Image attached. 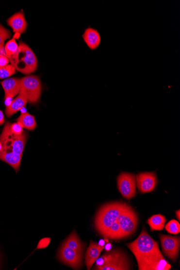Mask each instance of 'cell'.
Returning <instances> with one entry per match:
<instances>
[{
  "label": "cell",
  "mask_w": 180,
  "mask_h": 270,
  "mask_svg": "<svg viewBox=\"0 0 180 270\" xmlns=\"http://www.w3.org/2000/svg\"><path fill=\"white\" fill-rule=\"evenodd\" d=\"M21 79L18 78H7L1 82L4 91V98H14L19 94L21 88Z\"/></svg>",
  "instance_id": "cell-13"
},
{
  "label": "cell",
  "mask_w": 180,
  "mask_h": 270,
  "mask_svg": "<svg viewBox=\"0 0 180 270\" xmlns=\"http://www.w3.org/2000/svg\"><path fill=\"white\" fill-rule=\"evenodd\" d=\"M64 244L68 247L83 253L85 244L81 241L75 230L73 231Z\"/></svg>",
  "instance_id": "cell-19"
},
{
  "label": "cell",
  "mask_w": 180,
  "mask_h": 270,
  "mask_svg": "<svg viewBox=\"0 0 180 270\" xmlns=\"http://www.w3.org/2000/svg\"><path fill=\"white\" fill-rule=\"evenodd\" d=\"M17 122L20 124L23 128L29 131H33L37 127L35 118L29 114L28 112L22 113L16 119Z\"/></svg>",
  "instance_id": "cell-18"
},
{
  "label": "cell",
  "mask_w": 180,
  "mask_h": 270,
  "mask_svg": "<svg viewBox=\"0 0 180 270\" xmlns=\"http://www.w3.org/2000/svg\"><path fill=\"white\" fill-rule=\"evenodd\" d=\"M104 264L97 268L98 270H131L130 264L125 253L118 249L110 250L103 255Z\"/></svg>",
  "instance_id": "cell-6"
},
{
  "label": "cell",
  "mask_w": 180,
  "mask_h": 270,
  "mask_svg": "<svg viewBox=\"0 0 180 270\" xmlns=\"http://www.w3.org/2000/svg\"><path fill=\"white\" fill-rule=\"evenodd\" d=\"M125 203L115 202L105 204L99 209L95 218V228L105 238L111 226L119 217Z\"/></svg>",
  "instance_id": "cell-2"
},
{
  "label": "cell",
  "mask_w": 180,
  "mask_h": 270,
  "mask_svg": "<svg viewBox=\"0 0 180 270\" xmlns=\"http://www.w3.org/2000/svg\"><path fill=\"white\" fill-rule=\"evenodd\" d=\"M4 116L2 111L0 110V125H2L4 123Z\"/></svg>",
  "instance_id": "cell-28"
},
{
  "label": "cell",
  "mask_w": 180,
  "mask_h": 270,
  "mask_svg": "<svg viewBox=\"0 0 180 270\" xmlns=\"http://www.w3.org/2000/svg\"><path fill=\"white\" fill-rule=\"evenodd\" d=\"M8 59L16 70L24 75L28 76L37 70L38 63L35 54L23 42H19L17 51Z\"/></svg>",
  "instance_id": "cell-3"
},
{
  "label": "cell",
  "mask_w": 180,
  "mask_h": 270,
  "mask_svg": "<svg viewBox=\"0 0 180 270\" xmlns=\"http://www.w3.org/2000/svg\"><path fill=\"white\" fill-rule=\"evenodd\" d=\"M10 61L6 56L0 54V67H4L9 65Z\"/></svg>",
  "instance_id": "cell-27"
},
{
  "label": "cell",
  "mask_w": 180,
  "mask_h": 270,
  "mask_svg": "<svg viewBox=\"0 0 180 270\" xmlns=\"http://www.w3.org/2000/svg\"><path fill=\"white\" fill-rule=\"evenodd\" d=\"M11 36V32L5 28L1 24H0V51L3 49L5 41Z\"/></svg>",
  "instance_id": "cell-24"
},
{
  "label": "cell",
  "mask_w": 180,
  "mask_h": 270,
  "mask_svg": "<svg viewBox=\"0 0 180 270\" xmlns=\"http://www.w3.org/2000/svg\"><path fill=\"white\" fill-rule=\"evenodd\" d=\"M19 34H15L11 40L8 41L4 47V51L8 58L12 57L18 50V45L16 41V39L19 37Z\"/></svg>",
  "instance_id": "cell-21"
},
{
  "label": "cell",
  "mask_w": 180,
  "mask_h": 270,
  "mask_svg": "<svg viewBox=\"0 0 180 270\" xmlns=\"http://www.w3.org/2000/svg\"><path fill=\"white\" fill-rule=\"evenodd\" d=\"M22 156L13 153V152L3 151L0 160L11 166L17 173L20 168Z\"/></svg>",
  "instance_id": "cell-16"
},
{
  "label": "cell",
  "mask_w": 180,
  "mask_h": 270,
  "mask_svg": "<svg viewBox=\"0 0 180 270\" xmlns=\"http://www.w3.org/2000/svg\"><path fill=\"white\" fill-rule=\"evenodd\" d=\"M28 102L26 98L20 94L14 100L11 104L6 107L5 110V114L9 118H11L14 114H16L18 111L22 110Z\"/></svg>",
  "instance_id": "cell-17"
},
{
  "label": "cell",
  "mask_w": 180,
  "mask_h": 270,
  "mask_svg": "<svg viewBox=\"0 0 180 270\" xmlns=\"http://www.w3.org/2000/svg\"><path fill=\"white\" fill-rule=\"evenodd\" d=\"M8 126L10 131L15 135H20L23 133V128L18 122L11 123L8 122Z\"/></svg>",
  "instance_id": "cell-25"
},
{
  "label": "cell",
  "mask_w": 180,
  "mask_h": 270,
  "mask_svg": "<svg viewBox=\"0 0 180 270\" xmlns=\"http://www.w3.org/2000/svg\"><path fill=\"white\" fill-rule=\"evenodd\" d=\"M166 219L164 216L160 214L153 215L150 218L147 223L152 231H162L164 229Z\"/></svg>",
  "instance_id": "cell-20"
},
{
  "label": "cell",
  "mask_w": 180,
  "mask_h": 270,
  "mask_svg": "<svg viewBox=\"0 0 180 270\" xmlns=\"http://www.w3.org/2000/svg\"><path fill=\"white\" fill-rule=\"evenodd\" d=\"M16 68L12 65H8L4 67H0V80L6 79L12 75L16 74Z\"/></svg>",
  "instance_id": "cell-22"
},
{
  "label": "cell",
  "mask_w": 180,
  "mask_h": 270,
  "mask_svg": "<svg viewBox=\"0 0 180 270\" xmlns=\"http://www.w3.org/2000/svg\"><path fill=\"white\" fill-rule=\"evenodd\" d=\"M82 253L68 247L64 243L58 253V258L61 262L76 270L82 266Z\"/></svg>",
  "instance_id": "cell-9"
},
{
  "label": "cell",
  "mask_w": 180,
  "mask_h": 270,
  "mask_svg": "<svg viewBox=\"0 0 180 270\" xmlns=\"http://www.w3.org/2000/svg\"><path fill=\"white\" fill-rule=\"evenodd\" d=\"M136 177L134 174L121 172L117 178V186L120 193L128 200L133 199L137 194Z\"/></svg>",
  "instance_id": "cell-8"
},
{
  "label": "cell",
  "mask_w": 180,
  "mask_h": 270,
  "mask_svg": "<svg viewBox=\"0 0 180 270\" xmlns=\"http://www.w3.org/2000/svg\"><path fill=\"white\" fill-rule=\"evenodd\" d=\"M136 182L140 193L142 194L152 192L157 187L158 179L156 173H140L136 176Z\"/></svg>",
  "instance_id": "cell-11"
},
{
  "label": "cell",
  "mask_w": 180,
  "mask_h": 270,
  "mask_svg": "<svg viewBox=\"0 0 180 270\" xmlns=\"http://www.w3.org/2000/svg\"><path fill=\"white\" fill-rule=\"evenodd\" d=\"M126 245L137 259L139 270L171 269V265L160 251L158 242L150 236L145 227L134 241Z\"/></svg>",
  "instance_id": "cell-1"
},
{
  "label": "cell",
  "mask_w": 180,
  "mask_h": 270,
  "mask_svg": "<svg viewBox=\"0 0 180 270\" xmlns=\"http://www.w3.org/2000/svg\"><path fill=\"white\" fill-rule=\"evenodd\" d=\"M167 232L171 234L177 235L180 232V225L176 220H171L165 227Z\"/></svg>",
  "instance_id": "cell-23"
},
{
  "label": "cell",
  "mask_w": 180,
  "mask_h": 270,
  "mask_svg": "<svg viewBox=\"0 0 180 270\" xmlns=\"http://www.w3.org/2000/svg\"><path fill=\"white\" fill-rule=\"evenodd\" d=\"M28 134L23 132L20 135H15L10 131L8 121L5 122L4 127L1 135L0 141H1L3 151L13 152V153L22 156L25 148Z\"/></svg>",
  "instance_id": "cell-4"
},
{
  "label": "cell",
  "mask_w": 180,
  "mask_h": 270,
  "mask_svg": "<svg viewBox=\"0 0 180 270\" xmlns=\"http://www.w3.org/2000/svg\"><path fill=\"white\" fill-rule=\"evenodd\" d=\"M42 86L38 76L28 75L21 78L19 94L25 97L28 102L36 104L40 100Z\"/></svg>",
  "instance_id": "cell-5"
},
{
  "label": "cell",
  "mask_w": 180,
  "mask_h": 270,
  "mask_svg": "<svg viewBox=\"0 0 180 270\" xmlns=\"http://www.w3.org/2000/svg\"><path fill=\"white\" fill-rule=\"evenodd\" d=\"M106 243V242L105 239H101L99 240L98 244L100 245V247H104Z\"/></svg>",
  "instance_id": "cell-30"
},
{
  "label": "cell",
  "mask_w": 180,
  "mask_h": 270,
  "mask_svg": "<svg viewBox=\"0 0 180 270\" xmlns=\"http://www.w3.org/2000/svg\"><path fill=\"white\" fill-rule=\"evenodd\" d=\"M113 248V246H112V244L110 243H106L104 246V249L106 250V252H109L110 250Z\"/></svg>",
  "instance_id": "cell-29"
},
{
  "label": "cell",
  "mask_w": 180,
  "mask_h": 270,
  "mask_svg": "<svg viewBox=\"0 0 180 270\" xmlns=\"http://www.w3.org/2000/svg\"><path fill=\"white\" fill-rule=\"evenodd\" d=\"M51 242L50 238H43L39 241L36 250L43 249L47 248Z\"/></svg>",
  "instance_id": "cell-26"
},
{
  "label": "cell",
  "mask_w": 180,
  "mask_h": 270,
  "mask_svg": "<svg viewBox=\"0 0 180 270\" xmlns=\"http://www.w3.org/2000/svg\"><path fill=\"white\" fill-rule=\"evenodd\" d=\"M180 210L176 211V215L177 217L178 218L179 220H180Z\"/></svg>",
  "instance_id": "cell-32"
},
{
  "label": "cell",
  "mask_w": 180,
  "mask_h": 270,
  "mask_svg": "<svg viewBox=\"0 0 180 270\" xmlns=\"http://www.w3.org/2000/svg\"><path fill=\"white\" fill-rule=\"evenodd\" d=\"M7 22L8 25L13 29L15 34L21 35L25 33L27 30L28 23L22 12L14 14L7 19Z\"/></svg>",
  "instance_id": "cell-12"
},
{
  "label": "cell",
  "mask_w": 180,
  "mask_h": 270,
  "mask_svg": "<svg viewBox=\"0 0 180 270\" xmlns=\"http://www.w3.org/2000/svg\"><path fill=\"white\" fill-rule=\"evenodd\" d=\"M118 222L121 229L122 238L128 237L132 235L137 229L138 218L134 210L125 204L117 218Z\"/></svg>",
  "instance_id": "cell-7"
},
{
  "label": "cell",
  "mask_w": 180,
  "mask_h": 270,
  "mask_svg": "<svg viewBox=\"0 0 180 270\" xmlns=\"http://www.w3.org/2000/svg\"><path fill=\"white\" fill-rule=\"evenodd\" d=\"M3 150V145L1 141H0V155H1Z\"/></svg>",
  "instance_id": "cell-31"
},
{
  "label": "cell",
  "mask_w": 180,
  "mask_h": 270,
  "mask_svg": "<svg viewBox=\"0 0 180 270\" xmlns=\"http://www.w3.org/2000/svg\"><path fill=\"white\" fill-rule=\"evenodd\" d=\"M163 253L173 262L178 258L180 245V237L160 234Z\"/></svg>",
  "instance_id": "cell-10"
},
{
  "label": "cell",
  "mask_w": 180,
  "mask_h": 270,
  "mask_svg": "<svg viewBox=\"0 0 180 270\" xmlns=\"http://www.w3.org/2000/svg\"><path fill=\"white\" fill-rule=\"evenodd\" d=\"M82 37L86 45L92 51L96 50L100 45L101 39L100 34L93 28H87L82 34Z\"/></svg>",
  "instance_id": "cell-14"
},
{
  "label": "cell",
  "mask_w": 180,
  "mask_h": 270,
  "mask_svg": "<svg viewBox=\"0 0 180 270\" xmlns=\"http://www.w3.org/2000/svg\"><path fill=\"white\" fill-rule=\"evenodd\" d=\"M104 249V247L100 245L92 240H91L89 247L87 250L85 255V264L87 270H90L92 265L98 259L101 253Z\"/></svg>",
  "instance_id": "cell-15"
}]
</instances>
